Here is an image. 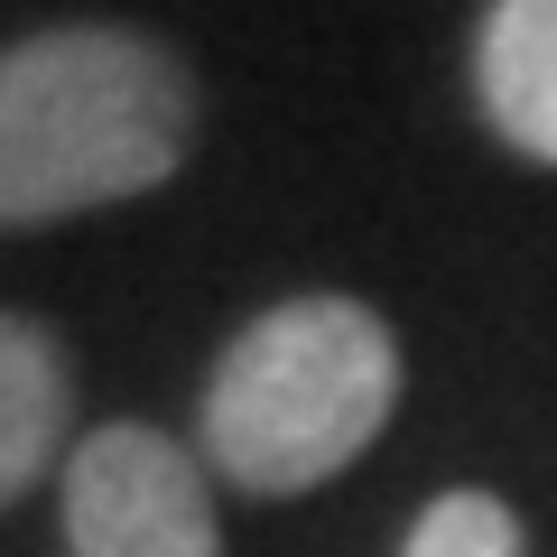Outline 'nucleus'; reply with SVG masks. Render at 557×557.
<instances>
[{"instance_id":"4","label":"nucleus","mask_w":557,"mask_h":557,"mask_svg":"<svg viewBox=\"0 0 557 557\" xmlns=\"http://www.w3.org/2000/svg\"><path fill=\"white\" fill-rule=\"evenodd\" d=\"M474 102L520 159L557 168V0H493L483 10Z\"/></svg>"},{"instance_id":"2","label":"nucleus","mask_w":557,"mask_h":557,"mask_svg":"<svg viewBox=\"0 0 557 557\" xmlns=\"http://www.w3.org/2000/svg\"><path fill=\"white\" fill-rule=\"evenodd\" d=\"M399 409V335L362 298L307 288L223 344L205 381V465L260 502L335 483Z\"/></svg>"},{"instance_id":"1","label":"nucleus","mask_w":557,"mask_h":557,"mask_svg":"<svg viewBox=\"0 0 557 557\" xmlns=\"http://www.w3.org/2000/svg\"><path fill=\"white\" fill-rule=\"evenodd\" d=\"M196 75L149 28H38L0 47V223H65L186 168Z\"/></svg>"},{"instance_id":"3","label":"nucleus","mask_w":557,"mask_h":557,"mask_svg":"<svg viewBox=\"0 0 557 557\" xmlns=\"http://www.w3.org/2000/svg\"><path fill=\"white\" fill-rule=\"evenodd\" d=\"M65 548L75 557H223L205 465L149 418H112L65 456Z\"/></svg>"},{"instance_id":"5","label":"nucleus","mask_w":557,"mask_h":557,"mask_svg":"<svg viewBox=\"0 0 557 557\" xmlns=\"http://www.w3.org/2000/svg\"><path fill=\"white\" fill-rule=\"evenodd\" d=\"M65 428H75L65 344L38 317H0V511L20 493H38V474L57 465Z\"/></svg>"},{"instance_id":"6","label":"nucleus","mask_w":557,"mask_h":557,"mask_svg":"<svg viewBox=\"0 0 557 557\" xmlns=\"http://www.w3.org/2000/svg\"><path fill=\"white\" fill-rule=\"evenodd\" d=\"M399 557H530V539H520V511L502 493H437Z\"/></svg>"}]
</instances>
